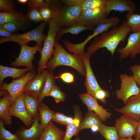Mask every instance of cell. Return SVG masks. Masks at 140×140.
Masks as SVG:
<instances>
[{"label":"cell","mask_w":140,"mask_h":140,"mask_svg":"<svg viewBox=\"0 0 140 140\" xmlns=\"http://www.w3.org/2000/svg\"><path fill=\"white\" fill-rule=\"evenodd\" d=\"M44 131L40 125L39 116L33 120L32 124L29 128H20L16 134L21 140H39Z\"/></svg>","instance_id":"obj_17"},{"label":"cell","mask_w":140,"mask_h":140,"mask_svg":"<svg viewBox=\"0 0 140 140\" xmlns=\"http://www.w3.org/2000/svg\"><path fill=\"white\" fill-rule=\"evenodd\" d=\"M48 23V22H43L37 27L27 32L13 34L9 38H1L0 43L12 41L21 45H26L30 41H34L37 44L42 46L46 36L43 33L44 30Z\"/></svg>","instance_id":"obj_4"},{"label":"cell","mask_w":140,"mask_h":140,"mask_svg":"<svg viewBox=\"0 0 140 140\" xmlns=\"http://www.w3.org/2000/svg\"><path fill=\"white\" fill-rule=\"evenodd\" d=\"M29 71H30V69L27 67L19 69L0 65V85L2 84L4 79L7 77H11L13 79H19L23 77Z\"/></svg>","instance_id":"obj_22"},{"label":"cell","mask_w":140,"mask_h":140,"mask_svg":"<svg viewBox=\"0 0 140 140\" xmlns=\"http://www.w3.org/2000/svg\"><path fill=\"white\" fill-rule=\"evenodd\" d=\"M46 4L45 1L42 0H30L28 1V6L30 8L38 11Z\"/></svg>","instance_id":"obj_39"},{"label":"cell","mask_w":140,"mask_h":140,"mask_svg":"<svg viewBox=\"0 0 140 140\" xmlns=\"http://www.w3.org/2000/svg\"><path fill=\"white\" fill-rule=\"evenodd\" d=\"M61 1L66 5H79L83 2V0H65Z\"/></svg>","instance_id":"obj_43"},{"label":"cell","mask_w":140,"mask_h":140,"mask_svg":"<svg viewBox=\"0 0 140 140\" xmlns=\"http://www.w3.org/2000/svg\"><path fill=\"white\" fill-rule=\"evenodd\" d=\"M119 76L121 81L120 88L116 90V96L125 105L130 97L140 93V88L132 76L121 74Z\"/></svg>","instance_id":"obj_6"},{"label":"cell","mask_w":140,"mask_h":140,"mask_svg":"<svg viewBox=\"0 0 140 140\" xmlns=\"http://www.w3.org/2000/svg\"><path fill=\"white\" fill-rule=\"evenodd\" d=\"M94 29L93 27L84 25L78 22L68 26L60 28L57 33L55 38L58 41L61 36L67 33L77 34L84 30H93Z\"/></svg>","instance_id":"obj_26"},{"label":"cell","mask_w":140,"mask_h":140,"mask_svg":"<svg viewBox=\"0 0 140 140\" xmlns=\"http://www.w3.org/2000/svg\"><path fill=\"white\" fill-rule=\"evenodd\" d=\"M130 69L132 73L133 78L140 88V64L131 66Z\"/></svg>","instance_id":"obj_38"},{"label":"cell","mask_w":140,"mask_h":140,"mask_svg":"<svg viewBox=\"0 0 140 140\" xmlns=\"http://www.w3.org/2000/svg\"><path fill=\"white\" fill-rule=\"evenodd\" d=\"M13 34L5 30L0 28V36L3 38H9L11 37Z\"/></svg>","instance_id":"obj_44"},{"label":"cell","mask_w":140,"mask_h":140,"mask_svg":"<svg viewBox=\"0 0 140 140\" xmlns=\"http://www.w3.org/2000/svg\"><path fill=\"white\" fill-rule=\"evenodd\" d=\"M21 48L19 55L11 64V65L15 67L21 66L26 67L30 71H34V67L32 61L34 59L36 52L40 51L42 49L41 46L37 44L33 47L29 46L26 45H20Z\"/></svg>","instance_id":"obj_9"},{"label":"cell","mask_w":140,"mask_h":140,"mask_svg":"<svg viewBox=\"0 0 140 140\" xmlns=\"http://www.w3.org/2000/svg\"><path fill=\"white\" fill-rule=\"evenodd\" d=\"M116 51L120 54V60L129 57L134 59L137 55H140V32L130 34L126 45L117 48Z\"/></svg>","instance_id":"obj_10"},{"label":"cell","mask_w":140,"mask_h":140,"mask_svg":"<svg viewBox=\"0 0 140 140\" xmlns=\"http://www.w3.org/2000/svg\"><path fill=\"white\" fill-rule=\"evenodd\" d=\"M55 79L60 78L64 82L67 83H72L74 82V76L69 72H65L61 74L59 76H56Z\"/></svg>","instance_id":"obj_42"},{"label":"cell","mask_w":140,"mask_h":140,"mask_svg":"<svg viewBox=\"0 0 140 140\" xmlns=\"http://www.w3.org/2000/svg\"><path fill=\"white\" fill-rule=\"evenodd\" d=\"M97 131L106 140H119L120 138L115 126H109L102 123Z\"/></svg>","instance_id":"obj_28"},{"label":"cell","mask_w":140,"mask_h":140,"mask_svg":"<svg viewBox=\"0 0 140 140\" xmlns=\"http://www.w3.org/2000/svg\"><path fill=\"white\" fill-rule=\"evenodd\" d=\"M81 11L79 5L57 7L53 19L60 28L65 27L79 22Z\"/></svg>","instance_id":"obj_5"},{"label":"cell","mask_w":140,"mask_h":140,"mask_svg":"<svg viewBox=\"0 0 140 140\" xmlns=\"http://www.w3.org/2000/svg\"><path fill=\"white\" fill-rule=\"evenodd\" d=\"M47 4L43 6L39 12L45 21H48L54 18L56 12L57 8L50 3L45 1Z\"/></svg>","instance_id":"obj_31"},{"label":"cell","mask_w":140,"mask_h":140,"mask_svg":"<svg viewBox=\"0 0 140 140\" xmlns=\"http://www.w3.org/2000/svg\"><path fill=\"white\" fill-rule=\"evenodd\" d=\"M65 134V131L57 127L51 121L39 140H63Z\"/></svg>","instance_id":"obj_23"},{"label":"cell","mask_w":140,"mask_h":140,"mask_svg":"<svg viewBox=\"0 0 140 140\" xmlns=\"http://www.w3.org/2000/svg\"><path fill=\"white\" fill-rule=\"evenodd\" d=\"M53 72L48 71L46 76L45 82L42 91L38 100L40 103L45 97H47L54 85L55 84Z\"/></svg>","instance_id":"obj_30"},{"label":"cell","mask_w":140,"mask_h":140,"mask_svg":"<svg viewBox=\"0 0 140 140\" xmlns=\"http://www.w3.org/2000/svg\"><path fill=\"white\" fill-rule=\"evenodd\" d=\"M130 32L126 21L119 26L113 27L109 31L104 32L94 38L87 47L86 53L91 57L99 49L106 48L113 56L119 43L125 41Z\"/></svg>","instance_id":"obj_1"},{"label":"cell","mask_w":140,"mask_h":140,"mask_svg":"<svg viewBox=\"0 0 140 140\" xmlns=\"http://www.w3.org/2000/svg\"><path fill=\"white\" fill-rule=\"evenodd\" d=\"M68 117L62 113L55 112L52 116L51 120L60 124L65 125Z\"/></svg>","instance_id":"obj_40"},{"label":"cell","mask_w":140,"mask_h":140,"mask_svg":"<svg viewBox=\"0 0 140 140\" xmlns=\"http://www.w3.org/2000/svg\"><path fill=\"white\" fill-rule=\"evenodd\" d=\"M4 123L0 120V140H21L16 134H13L6 130Z\"/></svg>","instance_id":"obj_32"},{"label":"cell","mask_w":140,"mask_h":140,"mask_svg":"<svg viewBox=\"0 0 140 140\" xmlns=\"http://www.w3.org/2000/svg\"><path fill=\"white\" fill-rule=\"evenodd\" d=\"M0 28L5 30L12 33L21 29L17 25L11 23H8L0 24Z\"/></svg>","instance_id":"obj_41"},{"label":"cell","mask_w":140,"mask_h":140,"mask_svg":"<svg viewBox=\"0 0 140 140\" xmlns=\"http://www.w3.org/2000/svg\"><path fill=\"white\" fill-rule=\"evenodd\" d=\"M125 105L120 109L114 108V110L138 121L140 118V93L130 97Z\"/></svg>","instance_id":"obj_16"},{"label":"cell","mask_w":140,"mask_h":140,"mask_svg":"<svg viewBox=\"0 0 140 140\" xmlns=\"http://www.w3.org/2000/svg\"><path fill=\"white\" fill-rule=\"evenodd\" d=\"M25 106L28 114L33 120L39 116L38 107L39 103L38 100L33 96L22 93Z\"/></svg>","instance_id":"obj_25"},{"label":"cell","mask_w":140,"mask_h":140,"mask_svg":"<svg viewBox=\"0 0 140 140\" xmlns=\"http://www.w3.org/2000/svg\"><path fill=\"white\" fill-rule=\"evenodd\" d=\"M38 110L40 125L44 130L51 121L54 112L42 102L39 104Z\"/></svg>","instance_id":"obj_27"},{"label":"cell","mask_w":140,"mask_h":140,"mask_svg":"<svg viewBox=\"0 0 140 140\" xmlns=\"http://www.w3.org/2000/svg\"><path fill=\"white\" fill-rule=\"evenodd\" d=\"M106 0H83L79 5L82 10L97 8L105 5Z\"/></svg>","instance_id":"obj_34"},{"label":"cell","mask_w":140,"mask_h":140,"mask_svg":"<svg viewBox=\"0 0 140 140\" xmlns=\"http://www.w3.org/2000/svg\"><path fill=\"white\" fill-rule=\"evenodd\" d=\"M105 5L82 10L79 22L94 28L107 18Z\"/></svg>","instance_id":"obj_7"},{"label":"cell","mask_w":140,"mask_h":140,"mask_svg":"<svg viewBox=\"0 0 140 140\" xmlns=\"http://www.w3.org/2000/svg\"><path fill=\"white\" fill-rule=\"evenodd\" d=\"M61 66L71 67L82 75L86 76V69L83 60L77 55L68 52L55 40L53 57L47 63L46 68L48 71L53 72L56 68Z\"/></svg>","instance_id":"obj_2"},{"label":"cell","mask_w":140,"mask_h":140,"mask_svg":"<svg viewBox=\"0 0 140 140\" xmlns=\"http://www.w3.org/2000/svg\"><path fill=\"white\" fill-rule=\"evenodd\" d=\"M105 6L107 15L113 10L130 12H134L136 9L135 3L130 0H106Z\"/></svg>","instance_id":"obj_18"},{"label":"cell","mask_w":140,"mask_h":140,"mask_svg":"<svg viewBox=\"0 0 140 140\" xmlns=\"http://www.w3.org/2000/svg\"><path fill=\"white\" fill-rule=\"evenodd\" d=\"M49 25L47 34L44 41L43 46L40 51V58L38 63L37 74H40L46 68L48 60L52 58L54 51L57 33L60 28L53 19L48 21Z\"/></svg>","instance_id":"obj_3"},{"label":"cell","mask_w":140,"mask_h":140,"mask_svg":"<svg viewBox=\"0 0 140 140\" xmlns=\"http://www.w3.org/2000/svg\"></svg>","instance_id":"obj_49"},{"label":"cell","mask_w":140,"mask_h":140,"mask_svg":"<svg viewBox=\"0 0 140 140\" xmlns=\"http://www.w3.org/2000/svg\"><path fill=\"white\" fill-rule=\"evenodd\" d=\"M119 140H140V139L135 138L133 139L132 137H127V138H120Z\"/></svg>","instance_id":"obj_46"},{"label":"cell","mask_w":140,"mask_h":140,"mask_svg":"<svg viewBox=\"0 0 140 140\" xmlns=\"http://www.w3.org/2000/svg\"><path fill=\"white\" fill-rule=\"evenodd\" d=\"M102 121L97 115L93 111L88 110L85 117L80 122L77 131V135L82 130L86 129H95L97 130Z\"/></svg>","instance_id":"obj_20"},{"label":"cell","mask_w":140,"mask_h":140,"mask_svg":"<svg viewBox=\"0 0 140 140\" xmlns=\"http://www.w3.org/2000/svg\"><path fill=\"white\" fill-rule=\"evenodd\" d=\"M27 20L26 17L20 11L0 12V24L11 23L22 28L26 24Z\"/></svg>","instance_id":"obj_19"},{"label":"cell","mask_w":140,"mask_h":140,"mask_svg":"<svg viewBox=\"0 0 140 140\" xmlns=\"http://www.w3.org/2000/svg\"><path fill=\"white\" fill-rule=\"evenodd\" d=\"M26 17L27 19L32 22H37L45 21L39 11L35 9L30 8Z\"/></svg>","instance_id":"obj_35"},{"label":"cell","mask_w":140,"mask_h":140,"mask_svg":"<svg viewBox=\"0 0 140 140\" xmlns=\"http://www.w3.org/2000/svg\"><path fill=\"white\" fill-rule=\"evenodd\" d=\"M109 96L110 94L108 91L101 88L96 91L94 97L97 100H100L101 103L105 104L106 103V98Z\"/></svg>","instance_id":"obj_37"},{"label":"cell","mask_w":140,"mask_h":140,"mask_svg":"<svg viewBox=\"0 0 140 140\" xmlns=\"http://www.w3.org/2000/svg\"><path fill=\"white\" fill-rule=\"evenodd\" d=\"M134 137L136 138L140 139V118L138 121V126Z\"/></svg>","instance_id":"obj_45"},{"label":"cell","mask_w":140,"mask_h":140,"mask_svg":"<svg viewBox=\"0 0 140 140\" xmlns=\"http://www.w3.org/2000/svg\"><path fill=\"white\" fill-rule=\"evenodd\" d=\"M36 72L29 71L22 77L13 80L9 83L3 82L0 85V91L5 90L10 94L12 103L16 98L23 93L24 88L28 82L36 76Z\"/></svg>","instance_id":"obj_8"},{"label":"cell","mask_w":140,"mask_h":140,"mask_svg":"<svg viewBox=\"0 0 140 140\" xmlns=\"http://www.w3.org/2000/svg\"><path fill=\"white\" fill-rule=\"evenodd\" d=\"M73 140H81L79 138V136H78L75 139H74Z\"/></svg>","instance_id":"obj_48"},{"label":"cell","mask_w":140,"mask_h":140,"mask_svg":"<svg viewBox=\"0 0 140 140\" xmlns=\"http://www.w3.org/2000/svg\"><path fill=\"white\" fill-rule=\"evenodd\" d=\"M127 25L132 33L140 32V15L134 12H128L125 15Z\"/></svg>","instance_id":"obj_29"},{"label":"cell","mask_w":140,"mask_h":140,"mask_svg":"<svg viewBox=\"0 0 140 140\" xmlns=\"http://www.w3.org/2000/svg\"><path fill=\"white\" fill-rule=\"evenodd\" d=\"M10 115L20 119L27 128L32 125L33 120L28 114L24 104L23 93L18 96L12 104Z\"/></svg>","instance_id":"obj_13"},{"label":"cell","mask_w":140,"mask_h":140,"mask_svg":"<svg viewBox=\"0 0 140 140\" xmlns=\"http://www.w3.org/2000/svg\"><path fill=\"white\" fill-rule=\"evenodd\" d=\"M18 3L22 4H26L29 1L28 0H18Z\"/></svg>","instance_id":"obj_47"},{"label":"cell","mask_w":140,"mask_h":140,"mask_svg":"<svg viewBox=\"0 0 140 140\" xmlns=\"http://www.w3.org/2000/svg\"><path fill=\"white\" fill-rule=\"evenodd\" d=\"M12 104L11 96L8 92L4 95L0 101V118L6 125L12 123L10 110Z\"/></svg>","instance_id":"obj_21"},{"label":"cell","mask_w":140,"mask_h":140,"mask_svg":"<svg viewBox=\"0 0 140 140\" xmlns=\"http://www.w3.org/2000/svg\"><path fill=\"white\" fill-rule=\"evenodd\" d=\"M66 96V94L61 91L59 88L55 84L47 96H51L53 97L56 102L58 103L64 101Z\"/></svg>","instance_id":"obj_33"},{"label":"cell","mask_w":140,"mask_h":140,"mask_svg":"<svg viewBox=\"0 0 140 140\" xmlns=\"http://www.w3.org/2000/svg\"><path fill=\"white\" fill-rule=\"evenodd\" d=\"M76 55L83 60L85 65L86 74L84 85L87 93L94 97L96 91L102 88L97 82L91 66L90 61V57L87 53Z\"/></svg>","instance_id":"obj_11"},{"label":"cell","mask_w":140,"mask_h":140,"mask_svg":"<svg viewBox=\"0 0 140 140\" xmlns=\"http://www.w3.org/2000/svg\"><path fill=\"white\" fill-rule=\"evenodd\" d=\"M79 97L88 110L94 112L102 121H105L110 118L112 114L99 105L97 100L92 95L87 93H82L79 95Z\"/></svg>","instance_id":"obj_14"},{"label":"cell","mask_w":140,"mask_h":140,"mask_svg":"<svg viewBox=\"0 0 140 140\" xmlns=\"http://www.w3.org/2000/svg\"><path fill=\"white\" fill-rule=\"evenodd\" d=\"M74 117L72 123L66 126V130L63 140H71L73 136L77 135V131L81 121L82 115L80 110L77 106H74Z\"/></svg>","instance_id":"obj_24"},{"label":"cell","mask_w":140,"mask_h":140,"mask_svg":"<svg viewBox=\"0 0 140 140\" xmlns=\"http://www.w3.org/2000/svg\"><path fill=\"white\" fill-rule=\"evenodd\" d=\"M48 71L44 70L40 74L36 75L25 85L22 93L29 94L38 100L44 86Z\"/></svg>","instance_id":"obj_15"},{"label":"cell","mask_w":140,"mask_h":140,"mask_svg":"<svg viewBox=\"0 0 140 140\" xmlns=\"http://www.w3.org/2000/svg\"><path fill=\"white\" fill-rule=\"evenodd\" d=\"M14 2L11 0H0L1 12H11L16 10Z\"/></svg>","instance_id":"obj_36"},{"label":"cell","mask_w":140,"mask_h":140,"mask_svg":"<svg viewBox=\"0 0 140 140\" xmlns=\"http://www.w3.org/2000/svg\"><path fill=\"white\" fill-rule=\"evenodd\" d=\"M138 121L123 115L116 120L115 127L120 138L132 137L134 135Z\"/></svg>","instance_id":"obj_12"}]
</instances>
